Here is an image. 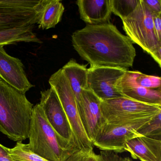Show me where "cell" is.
<instances>
[{
	"mask_svg": "<svg viewBox=\"0 0 161 161\" xmlns=\"http://www.w3.org/2000/svg\"><path fill=\"white\" fill-rule=\"evenodd\" d=\"M72 46L90 67H132L136 56L133 43L112 23L88 25L71 36Z\"/></svg>",
	"mask_w": 161,
	"mask_h": 161,
	"instance_id": "cell-1",
	"label": "cell"
},
{
	"mask_svg": "<svg viewBox=\"0 0 161 161\" xmlns=\"http://www.w3.org/2000/svg\"><path fill=\"white\" fill-rule=\"evenodd\" d=\"M33 108L26 94L0 78V131L17 142L29 138Z\"/></svg>",
	"mask_w": 161,
	"mask_h": 161,
	"instance_id": "cell-2",
	"label": "cell"
},
{
	"mask_svg": "<svg viewBox=\"0 0 161 161\" xmlns=\"http://www.w3.org/2000/svg\"><path fill=\"white\" fill-rule=\"evenodd\" d=\"M28 138L30 149L48 161H65L77 151L58 136L47 120L39 103L33 108Z\"/></svg>",
	"mask_w": 161,
	"mask_h": 161,
	"instance_id": "cell-3",
	"label": "cell"
},
{
	"mask_svg": "<svg viewBox=\"0 0 161 161\" xmlns=\"http://www.w3.org/2000/svg\"><path fill=\"white\" fill-rule=\"evenodd\" d=\"M122 21L126 36L133 44L150 54L161 67V42L155 34L152 14L142 0L139 1L135 11Z\"/></svg>",
	"mask_w": 161,
	"mask_h": 161,
	"instance_id": "cell-4",
	"label": "cell"
},
{
	"mask_svg": "<svg viewBox=\"0 0 161 161\" xmlns=\"http://www.w3.org/2000/svg\"><path fill=\"white\" fill-rule=\"evenodd\" d=\"M49 83L55 91L64 110L79 150L93 149L84 129L75 96L62 69L53 74Z\"/></svg>",
	"mask_w": 161,
	"mask_h": 161,
	"instance_id": "cell-5",
	"label": "cell"
},
{
	"mask_svg": "<svg viewBox=\"0 0 161 161\" xmlns=\"http://www.w3.org/2000/svg\"><path fill=\"white\" fill-rule=\"evenodd\" d=\"M100 109L104 124L129 122L161 113V106L142 103L124 97L101 102Z\"/></svg>",
	"mask_w": 161,
	"mask_h": 161,
	"instance_id": "cell-6",
	"label": "cell"
},
{
	"mask_svg": "<svg viewBox=\"0 0 161 161\" xmlns=\"http://www.w3.org/2000/svg\"><path fill=\"white\" fill-rule=\"evenodd\" d=\"M154 116L118 124H104L93 142V146L101 150L116 153L125 152L126 143L134 137L140 136L137 130Z\"/></svg>",
	"mask_w": 161,
	"mask_h": 161,
	"instance_id": "cell-7",
	"label": "cell"
},
{
	"mask_svg": "<svg viewBox=\"0 0 161 161\" xmlns=\"http://www.w3.org/2000/svg\"><path fill=\"white\" fill-rule=\"evenodd\" d=\"M41 0H0V30L37 23Z\"/></svg>",
	"mask_w": 161,
	"mask_h": 161,
	"instance_id": "cell-8",
	"label": "cell"
},
{
	"mask_svg": "<svg viewBox=\"0 0 161 161\" xmlns=\"http://www.w3.org/2000/svg\"><path fill=\"white\" fill-rule=\"evenodd\" d=\"M40 94L39 103L52 128L68 146L78 150L68 119L54 90L50 87Z\"/></svg>",
	"mask_w": 161,
	"mask_h": 161,
	"instance_id": "cell-9",
	"label": "cell"
},
{
	"mask_svg": "<svg viewBox=\"0 0 161 161\" xmlns=\"http://www.w3.org/2000/svg\"><path fill=\"white\" fill-rule=\"evenodd\" d=\"M128 69L119 68L90 67L87 69V87L101 101L122 97L117 83Z\"/></svg>",
	"mask_w": 161,
	"mask_h": 161,
	"instance_id": "cell-10",
	"label": "cell"
},
{
	"mask_svg": "<svg viewBox=\"0 0 161 161\" xmlns=\"http://www.w3.org/2000/svg\"><path fill=\"white\" fill-rule=\"evenodd\" d=\"M101 101L88 89L82 92L78 110L86 133L93 144L103 126L100 109Z\"/></svg>",
	"mask_w": 161,
	"mask_h": 161,
	"instance_id": "cell-11",
	"label": "cell"
},
{
	"mask_svg": "<svg viewBox=\"0 0 161 161\" xmlns=\"http://www.w3.org/2000/svg\"><path fill=\"white\" fill-rule=\"evenodd\" d=\"M0 78L24 94L34 86L28 80L21 60L8 54L3 47L1 46Z\"/></svg>",
	"mask_w": 161,
	"mask_h": 161,
	"instance_id": "cell-12",
	"label": "cell"
},
{
	"mask_svg": "<svg viewBox=\"0 0 161 161\" xmlns=\"http://www.w3.org/2000/svg\"><path fill=\"white\" fill-rule=\"evenodd\" d=\"M125 151L129 152L134 159L161 161V140L147 136H136L126 143Z\"/></svg>",
	"mask_w": 161,
	"mask_h": 161,
	"instance_id": "cell-13",
	"label": "cell"
},
{
	"mask_svg": "<svg viewBox=\"0 0 161 161\" xmlns=\"http://www.w3.org/2000/svg\"><path fill=\"white\" fill-rule=\"evenodd\" d=\"M80 18L88 25L107 23L112 14L110 0H78Z\"/></svg>",
	"mask_w": 161,
	"mask_h": 161,
	"instance_id": "cell-14",
	"label": "cell"
},
{
	"mask_svg": "<svg viewBox=\"0 0 161 161\" xmlns=\"http://www.w3.org/2000/svg\"><path fill=\"white\" fill-rule=\"evenodd\" d=\"M86 67V65L80 64L71 59L62 68L75 96L77 106L80 102L83 90L88 89Z\"/></svg>",
	"mask_w": 161,
	"mask_h": 161,
	"instance_id": "cell-15",
	"label": "cell"
},
{
	"mask_svg": "<svg viewBox=\"0 0 161 161\" xmlns=\"http://www.w3.org/2000/svg\"><path fill=\"white\" fill-rule=\"evenodd\" d=\"M64 7L60 0H41L37 24L39 29L54 28L62 20Z\"/></svg>",
	"mask_w": 161,
	"mask_h": 161,
	"instance_id": "cell-16",
	"label": "cell"
},
{
	"mask_svg": "<svg viewBox=\"0 0 161 161\" xmlns=\"http://www.w3.org/2000/svg\"><path fill=\"white\" fill-rule=\"evenodd\" d=\"M34 25L0 30V46L15 45L19 42L43 43L33 31Z\"/></svg>",
	"mask_w": 161,
	"mask_h": 161,
	"instance_id": "cell-17",
	"label": "cell"
},
{
	"mask_svg": "<svg viewBox=\"0 0 161 161\" xmlns=\"http://www.w3.org/2000/svg\"><path fill=\"white\" fill-rule=\"evenodd\" d=\"M116 87L122 97L146 104L161 106V89H150L135 86Z\"/></svg>",
	"mask_w": 161,
	"mask_h": 161,
	"instance_id": "cell-18",
	"label": "cell"
},
{
	"mask_svg": "<svg viewBox=\"0 0 161 161\" xmlns=\"http://www.w3.org/2000/svg\"><path fill=\"white\" fill-rule=\"evenodd\" d=\"M129 86L161 90V79L160 77L146 75L140 71L127 70L118 81L116 86Z\"/></svg>",
	"mask_w": 161,
	"mask_h": 161,
	"instance_id": "cell-19",
	"label": "cell"
},
{
	"mask_svg": "<svg viewBox=\"0 0 161 161\" xmlns=\"http://www.w3.org/2000/svg\"><path fill=\"white\" fill-rule=\"evenodd\" d=\"M9 156L11 161H48L33 152L28 144L17 142L15 146L9 148Z\"/></svg>",
	"mask_w": 161,
	"mask_h": 161,
	"instance_id": "cell-20",
	"label": "cell"
},
{
	"mask_svg": "<svg viewBox=\"0 0 161 161\" xmlns=\"http://www.w3.org/2000/svg\"><path fill=\"white\" fill-rule=\"evenodd\" d=\"M140 0H110L112 12L121 20L136 9Z\"/></svg>",
	"mask_w": 161,
	"mask_h": 161,
	"instance_id": "cell-21",
	"label": "cell"
},
{
	"mask_svg": "<svg viewBox=\"0 0 161 161\" xmlns=\"http://www.w3.org/2000/svg\"><path fill=\"white\" fill-rule=\"evenodd\" d=\"M140 136L161 139V113L154 116L149 121L137 130Z\"/></svg>",
	"mask_w": 161,
	"mask_h": 161,
	"instance_id": "cell-22",
	"label": "cell"
},
{
	"mask_svg": "<svg viewBox=\"0 0 161 161\" xmlns=\"http://www.w3.org/2000/svg\"><path fill=\"white\" fill-rule=\"evenodd\" d=\"M65 161H103L100 154H97L93 149L78 150L71 154Z\"/></svg>",
	"mask_w": 161,
	"mask_h": 161,
	"instance_id": "cell-23",
	"label": "cell"
},
{
	"mask_svg": "<svg viewBox=\"0 0 161 161\" xmlns=\"http://www.w3.org/2000/svg\"><path fill=\"white\" fill-rule=\"evenodd\" d=\"M100 154L102 158L103 161H133L129 157H121L114 152L101 150Z\"/></svg>",
	"mask_w": 161,
	"mask_h": 161,
	"instance_id": "cell-24",
	"label": "cell"
},
{
	"mask_svg": "<svg viewBox=\"0 0 161 161\" xmlns=\"http://www.w3.org/2000/svg\"><path fill=\"white\" fill-rule=\"evenodd\" d=\"M153 14H161V0H142Z\"/></svg>",
	"mask_w": 161,
	"mask_h": 161,
	"instance_id": "cell-25",
	"label": "cell"
},
{
	"mask_svg": "<svg viewBox=\"0 0 161 161\" xmlns=\"http://www.w3.org/2000/svg\"><path fill=\"white\" fill-rule=\"evenodd\" d=\"M161 14H153V27L157 38L161 42Z\"/></svg>",
	"mask_w": 161,
	"mask_h": 161,
	"instance_id": "cell-26",
	"label": "cell"
},
{
	"mask_svg": "<svg viewBox=\"0 0 161 161\" xmlns=\"http://www.w3.org/2000/svg\"><path fill=\"white\" fill-rule=\"evenodd\" d=\"M9 148L0 144V161H11L9 156Z\"/></svg>",
	"mask_w": 161,
	"mask_h": 161,
	"instance_id": "cell-27",
	"label": "cell"
}]
</instances>
